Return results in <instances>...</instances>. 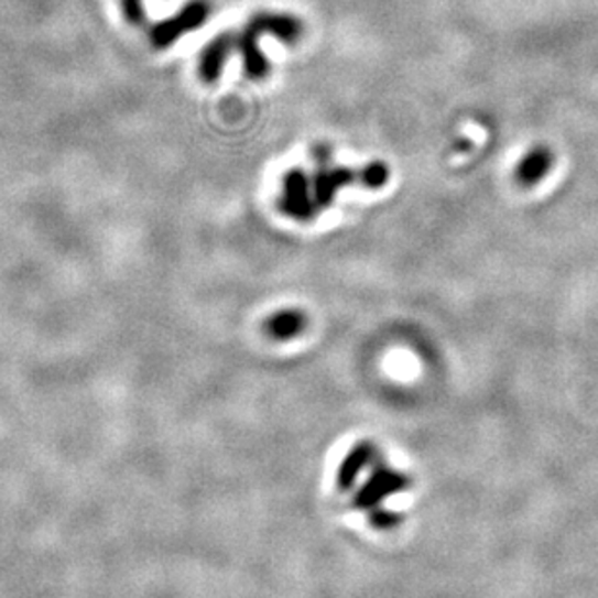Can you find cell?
Returning a JSON list of instances; mask_svg holds the SVG:
<instances>
[{"label": "cell", "instance_id": "30bf717a", "mask_svg": "<svg viewBox=\"0 0 598 598\" xmlns=\"http://www.w3.org/2000/svg\"><path fill=\"white\" fill-rule=\"evenodd\" d=\"M358 177H360L363 187H368L369 191H378L389 181V167L383 162H371L358 173Z\"/></svg>", "mask_w": 598, "mask_h": 598}, {"label": "cell", "instance_id": "7a4b0ae2", "mask_svg": "<svg viewBox=\"0 0 598 598\" xmlns=\"http://www.w3.org/2000/svg\"><path fill=\"white\" fill-rule=\"evenodd\" d=\"M280 210L295 221H312L319 214V206L313 197L312 177L304 170H290L282 177Z\"/></svg>", "mask_w": 598, "mask_h": 598}, {"label": "cell", "instance_id": "52a82bcc", "mask_svg": "<svg viewBox=\"0 0 598 598\" xmlns=\"http://www.w3.org/2000/svg\"><path fill=\"white\" fill-rule=\"evenodd\" d=\"M554 165V154L550 152L548 148L536 146L526 152L523 160L517 164L515 180L523 185V187H533L536 183H541L550 170Z\"/></svg>", "mask_w": 598, "mask_h": 598}, {"label": "cell", "instance_id": "6da1fadb", "mask_svg": "<svg viewBox=\"0 0 598 598\" xmlns=\"http://www.w3.org/2000/svg\"><path fill=\"white\" fill-rule=\"evenodd\" d=\"M418 480L371 439L346 449L328 468L330 508L346 523L373 534H391L406 521L416 498Z\"/></svg>", "mask_w": 598, "mask_h": 598}, {"label": "cell", "instance_id": "3957f363", "mask_svg": "<svg viewBox=\"0 0 598 598\" xmlns=\"http://www.w3.org/2000/svg\"><path fill=\"white\" fill-rule=\"evenodd\" d=\"M208 4L203 0H195L189 2L185 9L177 12L175 17L167 18L164 22L154 25L150 30V42L156 47V50H165L170 47L172 43L181 40L187 32L198 30L200 25L205 24L206 18H208Z\"/></svg>", "mask_w": 598, "mask_h": 598}, {"label": "cell", "instance_id": "9c48e42d", "mask_svg": "<svg viewBox=\"0 0 598 598\" xmlns=\"http://www.w3.org/2000/svg\"><path fill=\"white\" fill-rule=\"evenodd\" d=\"M305 327H307V317L300 309H280L264 320V333L272 336L274 340H290L294 336L302 335Z\"/></svg>", "mask_w": 598, "mask_h": 598}, {"label": "cell", "instance_id": "7c38bea8", "mask_svg": "<svg viewBox=\"0 0 598 598\" xmlns=\"http://www.w3.org/2000/svg\"><path fill=\"white\" fill-rule=\"evenodd\" d=\"M328 156H330V148L327 144L315 148V162L319 160L320 164H327Z\"/></svg>", "mask_w": 598, "mask_h": 598}, {"label": "cell", "instance_id": "8fae6325", "mask_svg": "<svg viewBox=\"0 0 598 598\" xmlns=\"http://www.w3.org/2000/svg\"><path fill=\"white\" fill-rule=\"evenodd\" d=\"M121 7H123L124 18L131 24H142L144 22L146 12H144L142 0H121Z\"/></svg>", "mask_w": 598, "mask_h": 598}, {"label": "cell", "instance_id": "277c9868", "mask_svg": "<svg viewBox=\"0 0 598 598\" xmlns=\"http://www.w3.org/2000/svg\"><path fill=\"white\" fill-rule=\"evenodd\" d=\"M358 177V173L348 167H320L312 177L313 197L319 206V210H325L335 203L338 191L350 185Z\"/></svg>", "mask_w": 598, "mask_h": 598}, {"label": "cell", "instance_id": "5b68a950", "mask_svg": "<svg viewBox=\"0 0 598 598\" xmlns=\"http://www.w3.org/2000/svg\"><path fill=\"white\" fill-rule=\"evenodd\" d=\"M233 50H236V37L230 33H221L206 45L200 55V66H198L206 84H214L220 78L221 70Z\"/></svg>", "mask_w": 598, "mask_h": 598}, {"label": "cell", "instance_id": "ba28073f", "mask_svg": "<svg viewBox=\"0 0 598 598\" xmlns=\"http://www.w3.org/2000/svg\"><path fill=\"white\" fill-rule=\"evenodd\" d=\"M249 24L253 25L261 35L271 33L286 43L297 42L304 32V25L297 18L284 17V14H259Z\"/></svg>", "mask_w": 598, "mask_h": 598}, {"label": "cell", "instance_id": "8992f818", "mask_svg": "<svg viewBox=\"0 0 598 598\" xmlns=\"http://www.w3.org/2000/svg\"><path fill=\"white\" fill-rule=\"evenodd\" d=\"M259 37L261 33L257 32L251 24H247L246 30L236 37V51L241 53L246 74L253 80H261L269 74V63L259 51Z\"/></svg>", "mask_w": 598, "mask_h": 598}]
</instances>
